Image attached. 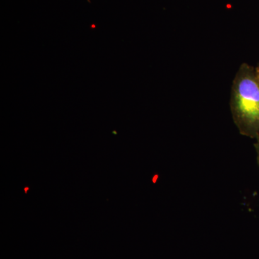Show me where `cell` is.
Masks as SVG:
<instances>
[{
  "instance_id": "1",
  "label": "cell",
  "mask_w": 259,
  "mask_h": 259,
  "mask_svg": "<svg viewBox=\"0 0 259 259\" xmlns=\"http://www.w3.org/2000/svg\"><path fill=\"white\" fill-rule=\"evenodd\" d=\"M232 117L241 134L256 136L259 134V77L257 69L249 65L240 66L232 85Z\"/></svg>"
},
{
  "instance_id": "2",
  "label": "cell",
  "mask_w": 259,
  "mask_h": 259,
  "mask_svg": "<svg viewBox=\"0 0 259 259\" xmlns=\"http://www.w3.org/2000/svg\"><path fill=\"white\" fill-rule=\"evenodd\" d=\"M28 190H29V187H25V189H24V190H25V194L28 193Z\"/></svg>"
},
{
  "instance_id": "3",
  "label": "cell",
  "mask_w": 259,
  "mask_h": 259,
  "mask_svg": "<svg viewBox=\"0 0 259 259\" xmlns=\"http://www.w3.org/2000/svg\"><path fill=\"white\" fill-rule=\"evenodd\" d=\"M256 148H257V151H258V159H259V141L258 142V144H257V145H256Z\"/></svg>"
},
{
  "instance_id": "4",
  "label": "cell",
  "mask_w": 259,
  "mask_h": 259,
  "mask_svg": "<svg viewBox=\"0 0 259 259\" xmlns=\"http://www.w3.org/2000/svg\"><path fill=\"white\" fill-rule=\"evenodd\" d=\"M257 71H258V77H259V71L258 69H257Z\"/></svg>"
},
{
  "instance_id": "5",
  "label": "cell",
  "mask_w": 259,
  "mask_h": 259,
  "mask_svg": "<svg viewBox=\"0 0 259 259\" xmlns=\"http://www.w3.org/2000/svg\"><path fill=\"white\" fill-rule=\"evenodd\" d=\"M258 69V71H259V67H258V69Z\"/></svg>"
}]
</instances>
